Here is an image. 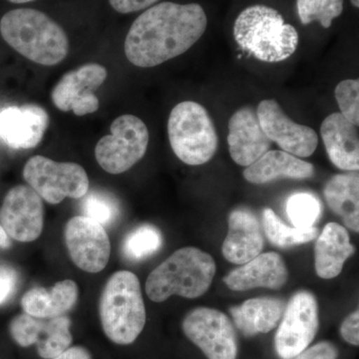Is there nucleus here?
<instances>
[{
	"label": "nucleus",
	"mask_w": 359,
	"mask_h": 359,
	"mask_svg": "<svg viewBox=\"0 0 359 359\" xmlns=\"http://www.w3.org/2000/svg\"><path fill=\"white\" fill-rule=\"evenodd\" d=\"M354 250L346 229L337 223H328L316 240L314 248L316 273L325 280L337 278Z\"/></svg>",
	"instance_id": "21"
},
{
	"label": "nucleus",
	"mask_w": 359,
	"mask_h": 359,
	"mask_svg": "<svg viewBox=\"0 0 359 359\" xmlns=\"http://www.w3.org/2000/svg\"><path fill=\"white\" fill-rule=\"evenodd\" d=\"M325 198L328 207L347 228L359 231V176L355 172L337 175L327 182Z\"/></svg>",
	"instance_id": "25"
},
{
	"label": "nucleus",
	"mask_w": 359,
	"mask_h": 359,
	"mask_svg": "<svg viewBox=\"0 0 359 359\" xmlns=\"http://www.w3.org/2000/svg\"><path fill=\"white\" fill-rule=\"evenodd\" d=\"M41 197L30 186L18 185L7 192L0 208V226L13 240L30 243L43 231Z\"/></svg>",
	"instance_id": "11"
},
{
	"label": "nucleus",
	"mask_w": 359,
	"mask_h": 359,
	"mask_svg": "<svg viewBox=\"0 0 359 359\" xmlns=\"http://www.w3.org/2000/svg\"><path fill=\"white\" fill-rule=\"evenodd\" d=\"M79 294L77 283L71 280L56 283L51 290L34 287L28 290L22 299L23 311L39 318H54L65 316L76 304Z\"/></svg>",
	"instance_id": "23"
},
{
	"label": "nucleus",
	"mask_w": 359,
	"mask_h": 359,
	"mask_svg": "<svg viewBox=\"0 0 359 359\" xmlns=\"http://www.w3.org/2000/svg\"><path fill=\"white\" fill-rule=\"evenodd\" d=\"M83 216L93 219L104 228L111 226L119 216V208L115 201L103 194L92 193L82 203Z\"/></svg>",
	"instance_id": "30"
},
{
	"label": "nucleus",
	"mask_w": 359,
	"mask_h": 359,
	"mask_svg": "<svg viewBox=\"0 0 359 359\" xmlns=\"http://www.w3.org/2000/svg\"><path fill=\"white\" fill-rule=\"evenodd\" d=\"M313 175V164L283 150L268 151L244 171L245 179L256 185L278 179H309Z\"/></svg>",
	"instance_id": "22"
},
{
	"label": "nucleus",
	"mask_w": 359,
	"mask_h": 359,
	"mask_svg": "<svg viewBox=\"0 0 359 359\" xmlns=\"http://www.w3.org/2000/svg\"><path fill=\"white\" fill-rule=\"evenodd\" d=\"M264 240L259 219L249 210L238 209L229 217V230L222 252L231 264H244L264 249Z\"/></svg>",
	"instance_id": "19"
},
{
	"label": "nucleus",
	"mask_w": 359,
	"mask_h": 359,
	"mask_svg": "<svg viewBox=\"0 0 359 359\" xmlns=\"http://www.w3.org/2000/svg\"><path fill=\"white\" fill-rule=\"evenodd\" d=\"M8 1L13 2V4H27V2L34 1V0H8Z\"/></svg>",
	"instance_id": "38"
},
{
	"label": "nucleus",
	"mask_w": 359,
	"mask_h": 359,
	"mask_svg": "<svg viewBox=\"0 0 359 359\" xmlns=\"http://www.w3.org/2000/svg\"><path fill=\"white\" fill-rule=\"evenodd\" d=\"M168 136L175 155L190 166L209 162L218 150L219 139L212 118L201 104H177L168 120Z\"/></svg>",
	"instance_id": "6"
},
{
	"label": "nucleus",
	"mask_w": 359,
	"mask_h": 359,
	"mask_svg": "<svg viewBox=\"0 0 359 359\" xmlns=\"http://www.w3.org/2000/svg\"><path fill=\"white\" fill-rule=\"evenodd\" d=\"M318 328V302L311 292H297L290 299L276 332V353L283 359H292L308 348Z\"/></svg>",
	"instance_id": "9"
},
{
	"label": "nucleus",
	"mask_w": 359,
	"mask_h": 359,
	"mask_svg": "<svg viewBox=\"0 0 359 359\" xmlns=\"http://www.w3.org/2000/svg\"><path fill=\"white\" fill-rule=\"evenodd\" d=\"M216 271V263L209 254L197 248H183L149 275L146 292L155 302H165L174 294L197 299L210 289Z\"/></svg>",
	"instance_id": "4"
},
{
	"label": "nucleus",
	"mask_w": 359,
	"mask_h": 359,
	"mask_svg": "<svg viewBox=\"0 0 359 359\" xmlns=\"http://www.w3.org/2000/svg\"><path fill=\"white\" fill-rule=\"evenodd\" d=\"M48 125L49 116L40 106H11L0 112V138L13 149L35 148Z\"/></svg>",
	"instance_id": "17"
},
{
	"label": "nucleus",
	"mask_w": 359,
	"mask_h": 359,
	"mask_svg": "<svg viewBox=\"0 0 359 359\" xmlns=\"http://www.w3.org/2000/svg\"><path fill=\"white\" fill-rule=\"evenodd\" d=\"M339 351L330 342H320L316 346L304 349L294 359H337Z\"/></svg>",
	"instance_id": "33"
},
{
	"label": "nucleus",
	"mask_w": 359,
	"mask_h": 359,
	"mask_svg": "<svg viewBox=\"0 0 359 359\" xmlns=\"http://www.w3.org/2000/svg\"><path fill=\"white\" fill-rule=\"evenodd\" d=\"M68 316L39 318L21 313L11 320L9 332L18 346H36L42 358L52 359L65 351L72 342Z\"/></svg>",
	"instance_id": "14"
},
{
	"label": "nucleus",
	"mask_w": 359,
	"mask_h": 359,
	"mask_svg": "<svg viewBox=\"0 0 359 359\" xmlns=\"http://www.w3.org/2000/svg\"><path fill=\"white\" fill-rule=\"evenodd\" d=\"M320 135L330 162L344 171L359 169L358 126L340 113H332L323 120Z\"/></svg>",
	"instance_id": "20"
},
{
	"label": "nucleus",
	"mask_w": 359,
	"mask_h": 359,
	"mask_svg": "<svg viewBox=\"0 0 359 359\" xmlns=\"http://www.w3.org/2000/svg\"><path fill=\"white\" fill-rule=\"evenodd\" d=\"M358 323L359 313L356 311L347 316L340 327V334L344 339L353 346H358L359 344Z\"/></svg>",
	"instance_id": "35"
},
{
	"label": "nucleus",
	"mask_w": 359,
	"mask_h": 359,
	"mask_svg": "<svg viewBox=\"0 0 359 359\" xmlns=\"http://www.w3.org/2000/svg\"><path fill=\"white\" fill-rule=\"evenodd\" d=\"M297 7L302 25L318 21L323 27L328 28L342 13L344 0H297Z\"/></svg>",
	"instance_id": "28"
},
{
	"label": "nucleus",
	"mask_w": 359,
	"mask_h": 359,
	"mask_svg": "<svg viewBox=\"0 0 359 359\" xmlns=\"http://www.w3.org/2000/svg\"><path fill=\"white\" fill-rule=\"evenodd\" d=\"M23 178L41 199L57 205L65 198L81 199L89 191V178L84 168L71 162L34 156L26 163Z\"/></svg>",
	"instance_id": "7"
},
{
	"label": "nucleus",
	"mask_w": 359,
	"mask_h": 359,
	"mask_svg": "<svg viewBox=\"0 0 359 359\" xmlns=\"http://www.w3.org/2000/svg\"><path fill=\"white\" fill-rule=\"evenodd\" d=\"M285 302L273 297L248 299L231 309L233 323L247 335L266 334L278 325L285 311Z\"/></svg>",
	"instance_id": "24"
},
{
	"label": "nucleus",
	"mask_w": 359,
	"mask_h": 359,
	"mask_svg": "<svg viewBox=\"0 0 359 359\" xmlns=\"http://www.w3.org/2000/svg\"><path fill=\"white\" fill-rule=\"evenodd\" d=\"M159 0H109L110 6L118 13L126 14L143 11L154 6Z\"/></svg>",
	"instance_id": "34"
},
{
	"label": "nucleus",
	"mask_w": 359,
	"mask_h": 359,
	"mask_svg": "<svg viewBox=\"0 0 359 359\" xmlns=\"http://www.w3.org/2000/svg\"><path fill=\"white\" fill-rule=\"evenodd\" d=\"M11 245V238L7 235L6 230L0 226V248L1 249H8Z\"/></svg>",
	"instance_id": "37"
},
{
	"label": "nucleus",
	"mask_w": 359,
	"mask_h": 359,
	"mask_svg": "<svg viewBox=\"0 0 359 359\" xmlns=\"http://www.w3.org/2000/svg\"><path fill=\"white\" fill-rule=\"evenodd\" d=\"M99 316L106 337L120 346L133 344L146 323V309L140 282L129 271H118L106 283Z\"/></svg>",
	"instance_id": "5"
},
{
	"label": "nucleus",
	"mask_w": 359,
	"mask_h": 359,
	"mask_svg": "<svg viewBox=\"0 0 359 359\" xmlns=\"http://www.w3.org/2000/svg\"><path fill=\"white\" fill-rule=\"evenodd\" d=\"M353 6L359 7V0H351Z\"/></svg>",
	"instance_id": "39"
},
{
	"label": "nucleus",
	"mask_w": 359,
	"mask_h": 359,
	"mask_svg": "<svg viewBox=\"0 0 359 359\" xmlns=\"http://www.w3.org/2000/svg\"><path fill=\"white\" fill-rule=\"evenodd\" d=\"M257 115L264 133L271 143L278 144L283 151L299 158L313 154L318 147V134L311 127L290 119L276 100L261 101Z\"/></svg>",
	"instance_id": "15"
},
{
	"label": "nucleus",
	"mask_w": 359,
	"mask_h": 359,
	"mask_svg": "<svg viewBox=\"0 0 359 359\" xmlns=\"http://www.w3.org/2000/svg\"><path fill=\"white\" fill-rule=\"evenodd\" d=\"M52 359H91L89 351L82 346L68 347L57 356Z\"/></svg>",
	"instance_id": "36"
},
{
	"label": "nucleus",
	"mask_w": 359,
	"mask_h": 359,
	"mask_svg": "<svg viewBox=\"0 0 359 359\" xmlns=\"http://www.w3.org/2000/svg\"><path fill=\"white\" fill-rule=\"evenodd\" d=\"M107 78V70L98 63H87L65 73L51 92L52 102L63 112L75 115L92 114L99 109L94 92Z\"/></svg>",
	"instance_id": "12"
},
{
	"label": "nucleus",
	"mask_w": 359,
	"mask_h": 359,
	"mask_svg": "<svg viewBox=\"0 0 359 359\" xmlns=\"http://www.w3.org/2000/svg\"><path fill=\"white\" fill-rule=\"evenodd\" d=\"M335 98L340 114L355 126L359 125V81L346 79L340 82L335 88Z\"/></svg>",
	"instance_id": "31"
},
{
	"label": "nucleus",
	"mask_w": 359,
	"mask_h": 359,
	"mask_svg": "<svg viewBox=\"0 0 359 359\" xmlns=\"http://www.w3.org/2000/svg\"><path fill=\"white\" fill-rule=\"evenodd\" d=\"M233 37L243 50L266 63L290 57L299 42L294 26L285 23L276 9L262 4L240 13L233 25Z\"/></svg>",
	"instance_id": "3"
},
{
	"label": "nucleus",
	"mask_w": 359,
	"mask_h": 359,
	"mask_svg": "<svg viewBox=\"0 0 359 359\" xmlns=\"http://www.w3.org/2000/svg\"><path fill=\"white\" fill-rule=\"evenodd\" d=\"M18 271L6 264L0 266V306L6 304L15 294L18 287Z\"/></svg>",
	"instance_id": "32"
},
{
	"label": "nucleus",
	"mask_w": 359,
	"mask_h": 359,
	"mask_svg": "<svg viewBox=\"0 0 359 359\" xmlns=\"http://www.w3.org/2000/svg\"><path fill=\"white\" fill-rule=\"evenodd\" d=\"M229 151L233 162L249 167L271 147L262 129L254 108L245 106L236 111L229 121Z\"/></svg>",
	"instance_id": "16"
},
{
	"label": "nucleus",
	"mask_w": 359,
	"mask_h": 359,
	"mask_svg": "<svg viewBox=\"0 0 359 359\" xmlns=\"http://www.w3.org/2000/svg\"><path fill=\"white\" fill-rule=\"evenodd\" d=\"M207 25V15L200 4H156L130 27L125 55L138 67H155L188 51L203 36Z\"/></svg>",
	"instance_id": "1"
},
{
	"label": "nucleus",
	"mask_w": 359,
	"mask_h": 359,
	"mask_svg": "<svg viewBox=\"0 0 359 359\" xmlns=\"http://www.w3.org/2000/svg\"><path fill=\"white\" fill-rule=\"evenodd\" d=\"M111 134L97 143V162L107 173L118 175L131 169L146 154L149 131L145 123L134 115L116 118Z\"/></svg>",
	"instance_id": "8"
},
{
	"label": "nucleus",
	"mask_w": 359,
	"mask_h": 359,
	"mask_svg": "<svg viewBox=\"0 0 359 359\" xmlns=\"http://www.w3.org/2000/svg\"><path fill=\"white\" fill-rule=\"evenodd\" d=\"M163 237L152 224H142L130 231L122 244L123 256L129 261L138 262L153 256L161 249Z\"/></svg>",
	"instance_id": "27"
},
{
	"label": "nucleus",
	"mask_w": 359,
	"mask_h": 359,
	"mask_svg": "<svg viewBox=\"0 0 359 359\" xmlns=\"http://www.w3.org/2000/svg\"><path fill=\"white\" fill-rule=\"evenodd\" d=\"M65 237L71 259L78 268L91 273L106 268L111 244L102 224L85 216L73 217L66 224Z\"/></svg>",
	"instance_id": "13"
},
{
	"label": "nucleus",
	"mask_w": 359,
	"mask_h": 359,
	"mask_svg": "<svg viewBox=\"0 0 359 359\" xmlns=\"http://www.w3.org/2000/svg\"><path fill=\"white\" fill-rule=\"evenodd\" d=\"M289 271L285 261L276 252H266L233 269L224 278L226 287L235 292L256 287L280 290L287 283Z\"/></svg>",
	"instance_id": "18"
},
{
	"label": "nucleus",
	"mask_w": 359,
	"mask_h": 359,
	"mask_svg": "<svg viewBox=\"0 0 359 359\" xmlns=\"http://www.w3.org/2000/svg\"><path fill=\"white\" fill-rule=\"evenodd\" d=\"M186 337L209 359H236L237 334L233 323L222 311L198 308L183 321Z\"/></svg>",
	"instance_id": "10"
},
{
	"label": "nucleus",
	"mask_w": 359,
	"mask_h": 359,
	"mask_svg": "<svg viewBox=\"0 0 359 359\" xmlns=\"http://www.w3.org/2000/svg\"><path fill=\"white\" fill-rule=\"evenodd\" d=\"M263 218L264 231L269 242L282 249L306 244L318 235V229L314 226L301 229L287 226L271 209L264 210Z\"/></svg>",
	"instance_id": "26"
},
{
	"label": "nucleus",
	"mask_w": 359,
	"mask_h": 359,
	"mask_svg": "<svg viewBox=\"0 0 359 359\" xmlns=\"http://www.w3.org/2000/svg\"><path fill=\"white\" fill-rule=\"evenodd\" d=\"M0 33L14 50L37 65H57L69 50L65 29L36 9L8 11L0 20Z\"/></svg>",
	"instance_id": "2"
},
{
	"label": "nucleus",
	"mask_w": 359,
	"mask_h": 359,
	"mask_svg": "<svg viewBox=\"0 0 359 359\" xmlns=\"http://www.w3.org/2000/svg\"><path fill=\"white\" fill-rule=\"evenodd\" d=\"M287 214L295 228H311L321 215L320 200L311 194H294L287 200Z\"/></svg>",
	"instance_id": "29"
}]
</instances>
